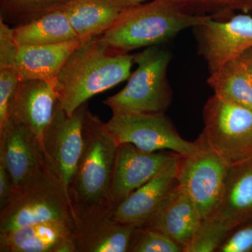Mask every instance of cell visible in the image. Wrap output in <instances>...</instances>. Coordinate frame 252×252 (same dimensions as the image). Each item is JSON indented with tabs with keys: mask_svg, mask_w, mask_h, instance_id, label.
<instances>
[{
	"mask_svg": "<svg viewBox=\"0 0 252 252\" xmlns=\"http://www.w3.org/2000/svg\"><path fill=\"white\" fill-rule=\"evenodd\" d=\"M74 221L41 222L0 232L1 252H75Z\"/></svg>",
	"mask_w": 252,
	"mask_h": 252,
	"instance_id": "obj_15",
	"label": "cell"
},
{
	"mask_svg": "<svg viewBox=\"0 0 252 252\" xmlns=\"http://www.w3.org/2000/svg\"><path fill=\"white\" fill-rule=\"evenodd\" d=\"M113 210L78 215L73 243L75 252H129L138 225L120 223L112 218Z\"/></svg>",
	"mask_w": 252,
	"mask_h": 252,
	"instance_id": "obj_12",
	"label": "cell"
},
{
	"mask_svg": "<svg viewBox=\"0 0 252 252\" xmlns=\"http://www.w3.org/2000/svg\"><path fill=\"white\" fill-rule=\"evenodd\" d=\"M147 0H66L62 9L81 41L103 34L124 12Z\"/></svg>",
	"mask_w": 252,
	"mask_h": 252,
	"instance_id": "obj_16",
	"label": "cell"
},
{
	"mask_svg": "<svg viewBox=\"0 0 252 252\" xmlns=\"http://www.w3.org/2000/svg\"><path fill=\"white\" fill-rule=\"evenodd\" d=\"M14 32L18 46L51 45L80 39L62 8L14 27Z\"/></svg>",
	"mask_w": 252,
	"mask_h": 252,
	"instance_id": "obj_21",
	"label": "cell"
},
{
	"mask_svg": "<svg viewBox=\"0 0 252 252\" xmlns=\"http://www.w3.org/2000/svg\"><path fill=\"white\" fill-rule=\"evenodd\" d=\"M129 252H184L183 248L161 232L139 226Z\"/></svg>",
	"mask_w": 252,
	"mask_h": 252,
	"instance_id": "obj_25",
	"label": "cell"
},
{
	"mask_svg": "<svg viewBox=\"0 0 252 252\" xmlns=\"http://www.w3.org/2000/svg\"><path fill=\"white\" fill-rule=\"evenodd\" d=\"M202 220L196 205L177 185L154 216L141 227L161 232L184 250L191 241Z\"/></svg>",
	"mask_w": 252,
	"mask_h": 252,
	"instance_id": "obj_18",
	"label": "cell"
},
{
	"mask_svg": "<svg viewBox=\"0 0 252 252\" xmlns=\"http://www.w3.org/2000/svg\"><path fill=\"white\" fill-rule=\"evenodd\" d=\"M65 1L66 0H1L0 20L14 27L23 26L50 11L61 9Z\"/></svg>",
	"mask_w": 252,
	"mask_h": 252,
	"instance_id": "obj_23",
	"label": "cell"
},
{
	"mask_svg": "<svg viewBox=\"0 0 252 252\" xmlns=\"http://www.w3.org/2000/svg\"><path fill=\"white\" fill-rule=\"evenodd\" d=\"M172 54L160 45L134 54L135 72L122 91L103 103L114 115L165 113L172 101L167 73Z\"/></svg>",
	"mask_w": 252,
	"mask_h": 252,
	"instance_id": "obj_4",
	"label": "cell"
},
{
	"mask_svg": "<svg viewBox=\"0 0 252 252\" xmlns=\"http://www.w3.org/2000/svg\"><path fill=\"white\" fill-rule=\"evenodd\" d=\"M207 83L215 95L252 110V84L238 59L210 73Z\"/></svg>",
	"mask_w": 252,
	"mask_h": 252,
	"instance_id": "obj_22",
	"label": "cell"
},
{
	"mask_svg": "<svg viewBox=\"0 0 252 252\" xmlns=\"http://www.w3.org/2000/svg\"><path fill=\"white\" fill-rule=\"evenodd\" d=\"M193 29L199 54L206 61L210 73L238 59L252 47V16L247 13L234 15L226 21L211 17Z\"/></svg>",
	"mask_w": 252,
	"mask_h": 252,
	"instance_id": "obj_11",
	"label": "cell"
},
{
	"mask_svg": "<svg viewBox=\"0 0 252 252\" xmlns=\"http://www.w3.org/2000/svg\"><path fill=\"white\" fill-rule=\"evenodd\" d=\"M181 9L197 10L215 14H227L235 11L248 13L252 11V0H170Z\"/></svg>",
	"mask_w": 252,
	"mask_h": 252,
	"instance_id": "obj_26",
	"label": "cell"
},
{
	"mask_svg": "<svg viewBox=\"0 0 252 252\" xmlns=\"http://www.w3.org/2000/svg\"><path fill=\"white\" fill-rule=\"evenodd\" d=\"M197 141L196 152L180 158L177 185L193 200L204 220L218 210L231 167L210 147L203 134Z\"/></svg>",
	"mask_w": 252,
	"mask_h": 252,
	"instance_id": "obj_6",
	"label": "cell"
},
{
	"mask_svg": "<svg viewBox=\"0 0 252 252\" xmlns=\"http://www.w3.org/2000/svg\"><path fill=\"white\" fill-rule=\"evenodd\" d=\"M252 251V224L237 225L230 230L217 252Z\"/></svg>",
	"mask_w": 252,
	"mask_h": 252,
	"instance_id": "obj_27",
	"label": "cell"
},
{
	"mask_svg": "<svg viewBox=\"0 0 252 252\" xmlns=\"http://www.w3.org/2000/svg\"><path fill=\"white\" fill-rule=\"evenodd\" d=\"M59 106V94L54 83L36 79L21 81L11 116L21 120L42 144L44 132Z\"/></svg>",
	"mask_w": 252,
	"mask_h": 252,
	"instance_id": "obj_17",
	"label": "cell"
},
{
	"mask_svg": "<svg viewBox=\"0 0 252 252\" xmlns=\"http://www.w3.org/2000/svg\"><path fill=\"white\" fill-rule=\"evenodd\" d=\"M180 157L179 155L153 178L114 207L112 218L120 223L142 226L153 217L177 185Z\"/></svg>",
	"mask_w": 252,
	"mask_h": 252,
	"instance_id": "obj_14",
	"label": "cell"
},
{
	"mask_svg": "<svg viewBox=\"0 0 252 252\" xmlns=\"http://www.w3.org/2000/svg\"><path fill=\"white\" fill-rule=\"evenodd\" d=\"M178 156L165 151L144 152L132 144L119 145L111 192L114 207L153 178Z\"/></svg>",
	"mask_w": 252,
	"mask_h": 252,
	"instance_id": "obj_13",
	"label": "cell"
},
{
	"mask_svg": "<svg viewBox=\"0 0 252 252\" xmlns=\"http://www.w3.org/2000/svg\"><path fill=\"white\" fill-rule=\"evenodd\" d=\"M245 165L230 168L223 198L213 215L232 229L252 215V166Z\"/></svg>",
	"mask_w": 252,
	"mask_h": 252,
	"instance_id": "obj_20",
	"label": "cell"
},
{
	"mask_svg": "<svg viewBox=\"0 0 252 252\" xmlns=\"http://www.w3.org/2000/svg\"><path fill=\"white\" fill-rule=\"evenodd\" d=\"M87 108V103L82 104L69 116L60 105L43 136V149L50 172L63 186L69 198V189L84 153V122Z\"/></svg>",
	"mask_w": 252,
	"mask_h": 252,
	"instance_id": "obj_9",
	"label": "cell"
},
{
	"mask_svg": "<svg viewBox=\"0 0 252 252\" xmlns=\"http://www.w3.org/2000/svg\"><path fill=\"white\" fill-rule=\"evenodd\" d=\"M58 220L74 221V214L65 190L49 172L0 210V232Z\"/></svg>",
	"mask_w": 252,
	"mask_h": 252,
	"instance_id": "obj_7",
	"label": "cell"
},
{
	"mask_svg": "<svg viewBox=\"0 0 252 252\" xmlns=\"http://www.w3.org/2000/svg\"><path fill=\"white\" fill-rule=\"evenodd\" d=\"M0 162L11 176L15 198L51 172L40 141L14 116L0 129Z\"/></svg>",
	"mask_w": 252,
	"mask_h": 252,
	"instance_id": "obj_10",
	"label": "cell"
},
{
	"mask_svg": "<svg viewBox=\"0 0 252 252\" xmlns=\"http://www.w3.org/2000/svg\"><path fill=\"white\" fill-rule=\"evenodd\" d=\"M238 59L252 84V47L247 50Z\"/></svg>",
	"mask_w": 252,
	"mask_h": 252,
	"instance_id": "obj_29",
	"label": "cell"
},
{
	"mask_svg": "<svg viewBox=\"0 0 252 252\" xmlns=\"http://www.w3.org/2000/svg\"><path fill=\"white\" fill-rule=\"evenodd\" d=\"M207 143L230 167L252 161V110L214 94L203 109Z\"/></svg>",
	"mask_w": 252,
	"mask_h": 252,
	"instance_id": "obj_5",
	"label": "cell"
},
{
	"mask_svg": "<svg viewBox=\"0 0 252 252\" xmlns=\"http://www.w3.org/2000/svg\"><path fill=\"white\" fill-rule=\"evenodd\" d=\"M84 130V153L69 191L74 221L78 215L114 208L111 192L119 144L88 108Z\"/></svg>",
	"mask_w": 252,
	"mask_h": 252,
	"instance_id": "obj_2",
	"label": "cell"
},
{
	"mask_svg": "<svg viewBox=\"0 0 252 252\" xmlns=\"http://www.w3.org/2000/svg\"><path fill=\"white\" fill-rule=\"evenodd\" d=\"M211 17L189 14L170 0H153L127 10L100 37L112 49L128 54L162 45L181 32L200 26Z\"/></svg>",
	"mask_w": 252,
	"mask_h": 252,
	"instance_id": "obj_3",
	"label": "cell"
},
{
	"mask_svg": "<svg viewBox=\"0 0 252 252\" xmlns=\"http://www.w3.org/2000/svg\"><path fill=\"white\" fill-rule=\"evenodd\" d=\"M231 230L217 216L204 219L184 252H217Z\"/></svg>",
	"mask_w": 252,
	"mask_h": 252,
	"instance_id": "obj_24",
	"label": "cell"
},
{
	"mask_svg": "<svg viewBox=\"0 0 252 252\" xmlns=\"http://www.w3.org/2000/svg\"><path fill=\"white\" fill-rule=\"evenodd\" d=\"M134 64V54L112 49L100 36L81 41L54 83L61 108L72 115L95 94L127 80Z\"/></svg>",
	"mask_w": 252,
	"mask_h": 252,
	"instance_id": "obj_1",
	"label": "cell"
},
{
	"mask_svg": "<svg viewBox=\"0 0 252 252\" xmlns=\"http://www.w3.org/2000/svg\"><path fill=\"white\" fill-rule=\"evenodd\" d=\"M81 41L75 39L51 45L18 46L15 68L20 80L36 79L54 83L63 66Z\"/></svg>",
	"mask_w": 252,
	"mask_h": 252,
	"instance_id": "obj_19",
	"label": "cell"
},
{
	"mask_svg": "<svg viewBox=\"0 0 252 252\" xmlns=\"http://www.w3.org/2000/svg\"><path fill=\"white\" fill-rule=\"evenodd\" d=\"M104 127L119 146L132 144L144 152L169 150L188 157L198 149V141L189 142L182 137L165 113L113 114Z\"/></svg>",
	"mask_w": 252,
	"mask_h": 252,
	"instance_id": "obj_8",
	"label": "cell"
},
{
	"mask_svg": "<svg viewBox=\"0 0 252 252\" xmlns=\"http://www.w3.org/2000/svg\"><path fill=\"white\" fill-rule=\"evenodd\" d=\"M15 196L14 186L11 176L3 163L0 162V210L7 206Z\"/></svg>",
	"mask_w": 252,
	"mask_h": 252,
	"instance_id": "obj_28",
	"label": "cell"
}]
</instances>
